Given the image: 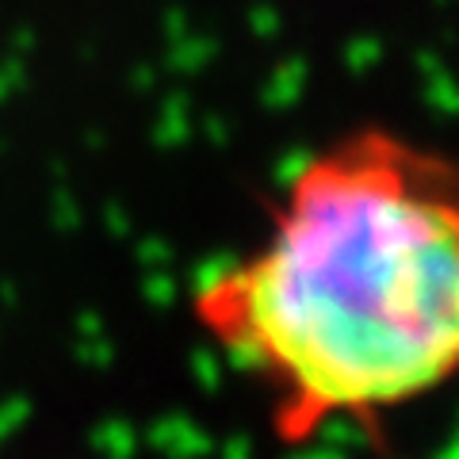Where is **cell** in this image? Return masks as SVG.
<instances>
[{
    "label": "cell",
    "mask_w": 459,
    "mask_h": 459,
    "mask_svg": "<svg viewBox=\"0 0 459 459\" xmlns=\"http://www.w3.org/2000/svg\"><path fill=\"white\" fill-rule=\"evenodd\" d=\"M192 314L287 444L440 391L459 376V161L376 126L314 153Z\"/></svg>",
    "instance_id": "1"
}]
</instances>
